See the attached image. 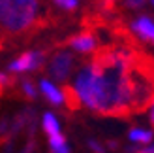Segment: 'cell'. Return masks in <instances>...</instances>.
<instances>
[{"instance_id":"7a4b0ae2","label":"cell","mask_w":154,"mask_h":153,"mask_svg":"<svg viewBox=\"0 0 154 153\" xmlns=\"http://www.w3.org/2000/svg\"><path fill=\"white\" fill-rule=\"evenodd\" d=\"M38 19L36 0H2V32L6 36H21L34 30Z\"/></svg>"},{"instance_id":"4fadbf2b","label":"cell","mask_w":154,"mask_h":153,"mask_svg":"<svg viewBox=\"0 0 154 153\" xmlns=\"http://www.w3.org/2000/svg\"><path fill=\"white\" fill-rule=\"evenodd\" d=\"M143 2V0H130V4H132V6H137V4H141Z\"/></svg>"},{"instance_id":"8992f818","label":"cell","mask_w":154,"mask_h":153,"mask_svg":"<svg viewBox=\"0 0 154 153\" xmlns=\"http://www.w3.org/2000/svg\"><path fill=\"white\" fill-rule=\"evenodd\" d=\"M68 44L73 45L75 49H79V51H92L96 47V38L92 36L90 32H83L79 36H73L68 40Z\"/></svg>"},{"instance_id":"ba28073f","label":"cell","mask_w":154,"mask_h":153,"mask_svg":"<svg viewBox=\"0 0 154 153\" xmlns=\"http://www.w3.org/2000/svg\"><path fill=\"white\" fill-rule=\"evenodd\" d=\"M51 149H53V153H68L66 142H64V138H62L60 132L51 136Z\"/></svg>"},{"instance_id":"9c48e42d","label":"cell","mask_w":154,"mask_h":153,"mask_svg":"<svg viewBox=\"0 0 154 153\" xmlns=\"http://www.w3.org/2000/svg\"><path fill=\"white\" fill-rule=\"evenodd\" d=\"M43 129H45V132H47L49 136L58 134V125H57V119L53 117L51 113H47V116L43 117Z\"/></svg>"},{"instance_id":"5bb4252c","label":"cell","mask_w":154,"mask_h":153,"mask_svg":"<svg viewBox=\"0 0 154 153\" xmlns=\"http://www.w3.org/2000/svg\"><path fill=\"white\" fill-rule=\"evenodd\" d=\"M150 123L154 125V108H152V113H150Z\"/></svg>"},{"instance_id":"2e32d148","label":"cell","mask_w":154,"mask_h":153,"mask_svg":"<svg viewBox=\"0 0 154 153\" xmlns=\"http://www.w3.org/2000/svg\"><path fill=\"white\" fill-rule=\"evenodd\" d=\"M137 153H145V151H137Z\"/></svg>"},{"instance_id":"7c38bea8","label":"cell","mask_w":154,"mask_h":153,"mask_svg":"<svg viewBox=\"0 0 154 153\" xmlns=\"http://www.w3.org/2000/svg\"><path fill=\"white\" fill-rule=\"evenodd\" d=\"M23 89H25V93H26V96H30V98L34 96V87L30 85V83H23Z\"/></svg>"},{"instance_id":"9a60e30c","label":"cell","mask_w":154,"mask_h":153,"mask_svg":"<svg viewBox=\"0 0 154 153\" xmlns=\"http://www.w3.org/2000/svg\"><path fill=\"white\" fill-rule=\"evenodd\" d=\"M145 153H154V146H152V148H149V149L145 151Z\"/></svg>"},{"instance_id":"8fae6325","label":"cell","mask_w":154,"mask_h":153,"mask_svg":"<svg viewBox=\"0 0 154 153\" xmlns=\"http://www.w3.org/2000/svg\"><path fill=\"white\" fill-rule=\"evenodd\" d=\"M55 2H57L58 6L66 8V10H73V8L77 6V0H55Z\"/></svg>"},{"instance_id":"e0dca14e","label":"cell","mask_w":154,"mask_h":153,"mask_svg":"<svg viewBox=\"0 0 154 153\" xmlns=\"http://www.w3.org/2000/svg\"><path fill=\"white\" fill-rule=\"evenodd\" d=\"M152 4H154V0H152Z\"/></svg>"},{"instance_id":"3957f363","label":"cell","mask_w":154,"mask_h":153,"mask_svg":"<svg viewBox=\"0 0 154 153\" xmlns=\"http://www.w3.org/2000/svg\"><path fill=\"white\" fill-rule=\"evenodd\" d=\"M75 66V57L68 51H58L55 57L51 59V74L53 78L58 81H66Z\"/></svg>"},{"instance_id":"277c9868","label":"cell","mask_w":154,"mask_h":153,"mask_svg":"<svg viewBox=\"0 0 154 153\" xmlns=\"http://www.w3.org/2000/svg\"><path fill=\"white\" fill-rule=\"evenodd\" d=\"M43 63V55L42 53H25L21 55L15 63L10 64V70L11 72H23V70H36L40 68Z\"/></svg>"},{"instance_id":"6da1fadb","label":"cell","mask_w":154,"mask_h":153,"mask_svg":"<svg viewBox=\"0 0 154 153\" xmlns=\"http://www.w3.org/2000/svg\"><path fill=\"white\" fill-rule=\"evenodd\" d=\"M135 44L100 47L90 57L75 80V89L81 102L92 112L105 117H128L132 106V70Z\"/></svg>"},{"instance_id":"5b68a950","label":"cell","mask_w":154,"mask_h":153,"mask_svg":"<svg viewBox=\"0 0 154 153\" xmlns=\"http://www.w3.org/2000/svg\"><path fill=\"white\" fill-rule=\"evenodd\" d=\"M134 32L137 36H141L143 40H149L150 44H154V23L147 17H141L139 21L134 23Z\"/></svg>"},{"instance_id":"30bf717a","label":"cell","mask_w":154,"mask_h":153,"mask_svg":"<svg viewBox=\"0 0 154 153\" xmlns=\"http://www.w3.org/2000/svg\"><path fill=\"white\" fill-rule=\"evenodd\" d=\"M130 138L135 140V142H143V144H147L152 140V132L149 131H137V129H134L132 132H130Z\"/></svg>"},{"instance_id":"52a82bcc","label":"cell","mask_w":154,"mask_h":153,"mask_svg":"<svg viewBox=\"0 0 154 153\" xmlns=\"http://www.w3.org/2000/svg\"><path fill=\"white\" fill-rule=\"evenodd\" d=\"M40 87H42V91L45 93V96H47L51 102H55V104H62V93H58V91L53 87L49 81H42V83H40Z\"/></svg>"}]
</instances>
